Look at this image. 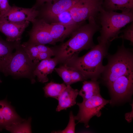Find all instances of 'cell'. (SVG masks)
I'll return each instance as SVG.
<instances>
[{
	"mask_svg": "<svg viewBox=\"0 0 133 133\" xmlns=\"http://www.w3.org/2000/svg\"><path fill=\"white\" fill-rule=\"evenodd\" d=\"M69 117V119L68 124L64 129L61 131H53L52 133H75V127L76 124L75 122V118L74 116L72 111H71L70 112Z\"/></svg>",
	"mask_w": 133,
	"mask_h": 133,
	"instance_id": "25",
	"label": "cell"
},
{
	"mask_svg": "<svg viewBox=\"0 0 133 133\" xmlns=\"http://www.w3.org/2000/svg\"><path fill=\"white\" fill-rule=\"evenodd\" d=\"M21 45L24 50L30 58L34 62L38 63L39 61L37 59V57L39 52L36 46L28 42Z\"/></svg>",
	"mask_w": 133,
	"mask_h": 133,
	"instance_id": "21",
	"label": "cell"
},
{
	"mask_svg": "<svg viewBox=\"0 0 133 133\" xmlns=\"http://www.w3.org/2000/svg\"><path fill=\"white\" fill-rule=\"evenodd\" d=\"M0 129L7 130L22 121L14 110L5 100H0Z\"/></svg>",
	"mask_w": 133,
	"mask_h": 133,
	"instance_id": "13",
	"label": "cell"
},
{
	"mask_svg": "<svg viewBox=\"0 0 133 133\" xmlns=\"http://www.w3.org/2000/svg\"><path fill=\"white\" fill-rule=\"evenodd\" d=\"M66 64L70 75L72 84L86 80L85 77L76 69Z\"/></svg>",
	"mask_w": 133,
	"mask_h": 133,
	"instance_id": "24",
	"label": "cell"
},
{
	"mask_svg": "<svg viewBox=\"0 0 133 133\" xmlns=\"http://www.w3.org/2000/svg\"><path fill=\"white\" fill-rule=\"evenodd\" d=\"M66 87L58 97V105L56 109L57 112L66 110L68 108L74 105L76 103V99L78 95L79 91L74 89L70 85Z\"/></svg>",
	"mask_w": 133,
	"mask_h": 133,
	"instance_id": "16",
	"label": "cell"
},
{
	"mask_svg": "<svg viewBox=\"0 0 133 133\" xmlns=\"http://www.w3.org/2000/svg\"><path fill=\"white\" fill-rule=\"evenodd\" d=\"M110 102V100L105 99L100 94L83 100L81 103L78 102L77 104L79 111L77 115L74 116L75 118L78 122L83 123L85 127L88 128L90 119L95 116H100L101 110Z\"/></svg>",
	"mask_w": 133,
	"mask_h": 133,
	"instance_id": "6",
	"label": "cell"
},
{
	"mask_svg": "<svg viewBox=\"0 0 133 133\" xmlns=\"http://www.w3.org/2000/svg\"><path fill=\"white\" fill-rule=\"evenodd\" d=\"M100 94L99 83L96 80L83 81L82 88L79 91L78 95L86 100L92 97Z\"/></svg>",
	"mask_w": 133,
	"mask_h": 133,
	"instance_id": "19",
	"label": "cell"
},
{
	"mask_svg": "<svg viewBox=\"0 0 133 133\" xmlns=\"http://www.w3.org/2000/svg\"><path fill=\"white\" fill-rule=\"evenodd\" d=\"M55 0H36L35 4L33 7L37 9L38 7H40L45 3L50 2Z\"/></svg>",
	"mask_w": 133,
	"mask_h": 133,
	"instance_id": "30",
	"label": "cell"
},
{
	"mask_svg": "<svg viewBox=\"0 0 133 133\" xmlns=\"http://www.w3.org/2000/svg\"><path fill=\"white\" fill-rule=\"evenodd\" d=\"M95 19L90 17L87 23L79 26L71 34V38L60 46L56 57L58 62L67 64L78 57L81 51L91 49L95 45L93 37L100 29Z\"/></svg>",
	"mask_w": 133,
	"mask_h": 133,
	"instance_id": "1",
	"label": "cell"
},
{
	"mask_svg": "<svg viewBox=\"0 0 133 133\" xmlns=\"http://www.w3.org/2000/svg\"><path fill=\"white\" fill-rule=\"evenodd\" d=\"M102 7L107 11L127 12L133 10V0H102Z\"/></svg>",
	"mask_w": 133,
	"mask_h": 133,
	"instance_id": "18",
	"label": "cell"
},
{
	"mask_svg": "<svg viewBox=\"0 0 133 133\" xmlns=\"http://www.w3.org/2000/svg\"><path fill=\"white\" fill-rule=\"evenodd\" d=\"M132 108V111L130 112L126 113L125 115V119L128 122H131L133 119V105Z\"/></svg>",
	"mask_w": 133,
	"mask_h": 133,
	"instance_id": "31",
	"label": "cell"
},
{
	"mask_svg": "<svg viewBox=\"0 0 133 133\" xmlns=\"http://www.w3.org/2000/svg\"><path fill=\"white\" fill-rule=\"evenodd\" d=\"M15 52L3 72L5 75L29 78L35 82L34 72L38 63L34 62L24 51L20 43L16 46Z\"/></svg>",
	"mask_w": 133,
	"mask_h": 133,
	"instance_id": "5",
	"label": "cell"
},
{
	"mask_svg": "<svg viewBox=\"0 0 133 133\" xmlns=\"http://www.w3.org/2000/svg\"><path fill=\"white\" fill-rule=\"evenodd\" d=\"M81 25L52 22L48 23V26L50 34L56 43L63 40Z\"/></svg>",
	"mask_w": 133,
	"mask_h": 133,
	"instance_id": "14",
	"label": "cell"
},
{
	"mask_svg": "<svg viewBox=\"0 0 133 133\" xmlns=\"http://www.w3.org/2000/svg\"><path fill=\"white\" fill-rule=\"evenodd\" d=\"M121 33L123 34L118 38H121L123 39H125L130 41V44L132 45L133 43V23L127 26L125 29L121 30Z\"/></svg>",
	"mask_w": 133,
	"mask_h": 133,
	"instance_id": "26",
	"label": "cell"
},
{
	"mask_svg": "<svg viewBox=\"0 0 133 133\" xmlns=\"http://www.w3.org/2000/svg\"><path fill=\"white\" fill-rule=\"evenodd\" d=\"M54 70L63 80L64 83L67 85L72 84L70 75L67 69L66 64H65L58 68H55Z\"/></svg>",
	"mask_w": 133,
	"mask_h": 133,
	"instance_id": "23",
	"label": "cell"
},
{
	"mask_svg": "<svg viewBox=\"0 0 133 133\" xmlns=\"http://www.w3.org/2000/svg\"><path fill=\"white\" fill-rule=\"evenodd\" d=\"M51 22L66 24H76L73 21L69 10L64 11L59 14L52 19Z\"/></svg>",
	"mask_w": 133,
	"mask_h": 133,
	"instance_id": "22",
	"label": "cell"
},
{
	"mask_svg": "<svg viewBox=\"0 0 133 133\" xmlns=\"http://www.w3.org/2000/svg\"><path fill=\"white\" fill-rule=\"evenodd\" d=\"M107 57L108 63L104 66L100 76L107 87L119 77L133 72V52L125 47L123 39L116 52Z\"/></svg>",
	"mask_w": 133,
	"mask_h": 133,
	"instance_id": "4",
	"label": "cell"
},
{
	"mask_svg": "<svg viewBox=\"0 0 133 133\" xmlns=\"http://www.w3.org/2000/svg\"><path fill=\"white\" fill-rule=\"evenodd\" d=\"M102 3V0H79L69 10L74 22L81 25L91 17L96 20Z\"/></svg>",
	"mask_w": 133,
	"mask_h": 133,
	"instance_id": "8",
	"label": "cell"
},
{
	"mask_svg": "<svg viewBox=\"0 0 133 133\" xmlns=\"http://www.w3.org/2000/svg\"><path fill=\"white\" fill-rule=\"evenodd\" d=\"M64 83H57L51 82L47 83L43 88L45 96L57 99L66 87Z\"/></svg>",
	"mask_w": 133,
	"mask_h": 133,
	"instance_id": "20",
	"label": "cell"
},
{
	"mask_svg": "<svg viewBox=\"0 0 133 133\" xmlns=\"http://www.w3.org/2000/svg\"><path fill=\"white\" fill-rule=\"evenodd\" d=\"M79 0H55L46 3L40 7L39 11L42 18L47 22H51L59 14L66 11L70 10Z\"/></svg>",
	"mask_w": 133,
	"mask_h": 133,
	"instance_id": "10",
	"label": "cell"
},
{
	"mask_svg": "<svg viewBox=\"0 0 133 133\" xmlns=\"http://www.w3.org/2000/svg\"><path fill=\"white\" fill-rule=\"evenodd\" d=\"M29 23L30 22L27 21L19 22L0 21V32L6 36L7 41L19 42L23 32Z\"/></svg>",
	"mask_w": 133,
	"mask_h": 133,
	"instance_id": "12",
	"label": "cell"
},
{
	"mask_svg": "<svg viewBox=\"0 0 133 133\" xmlns=\"http://www.w3.org/2000/svg\"><path fill=\"white\" fill-rule=\"evenodd\" d=\"M39 52H46L51 53L54 55L55 54L54 51L49 47L44 44H38L35 45Z\"/></svg>",
	"mask_w": 133,
	"mask_h": 133,
	"instance_id": "28",
	"label": "cell"
},
{
	"mask_svg": "<svg viewBox=\"0 0 133 133\" xmlns=\"http://www.w3.org/2000/svg\"><path fill=\"white\" fill-rule=\"evenodd\" d=\"M58 62L56 57L41 60L37 65L34 70V76H37L40 82L44 83L48 81L47 75L52 72Z\"/></svg>",
	"mask_w": 133,
	"mask_h": 133,
	"instance_id": "15",
	"label": "cell"
},
{
	"mask_svg": "<svg viewBox=\"0 0 133 133\" xmlns=\"http://www.w3.org/2000/svg\"><path fill=\"white\" fill-rule=\"evenodd\" d=\"M101 27L100 35L97 38L99 43L110 45L113 40L118 38L121 29L133 21V10L120 13L106 11L102 8L97 18Z\"/></svg>",
	"mask_w": 133,
	"mask_h": 133,
	"instance_id": "2",
	"label": "cell"
},
{
	"mask_svg": "<svg viewBox=\"0 0 133 133\" xmlns=\"http://www.w3.org/2000/svg\"><path fill=\"white\" fill-rule=\"evenodd\" d=\"M11 7L8 0H0V18L5 16L10 11Z\"/></svg>",
	"mask_w": 133,
	"mask_h": 133,
	"instance_id": "27",
	"label": "cell"
},
{
	"mask_svg": "<svg viewBox=\"0 0 133 133\" xmlns=\"http://www.w3.org/2000/svg\"><path fill=\"white\" fill-rule=\"evenodd\" d=\"M107 87L111 94V105L130 100L133 92V72L119 77Z\"/></svg>",
	"mask_w": 133,
	"mask_h": 133,
	"instance_id": "7",
	"label": "cell"
},
{
	"mask_svg": "<svg viewBox=\"0 0 133 133\" xmlns=\"http://www.w3.org/2000/svg\"><path fill=\"white\" fill-rule=\"evenodd\" d=\"M32 23L33 26L29 33L30 37L28 42L35 45L55 44L56 42L50 34L48 23L43 19L36 18Z\"/></svg>",
	"mask_w": 133,
	"mask_h": 133,
	"instance_id": "9",
	"label": "cell"
},
{
	"mask_svg": "<svg viewBox=\"0 0 133 133\" xmlns=\"http://www.w3.org/2000/svg\"><path fill=\"white\" fill-rule=\"evenodd\" d=\"M109 45L98 44L83 56L77 57L67 64L76 69L86 79L97 81L104 69L103 61L107 54Z\"/></svg>",
	"mask_w": 133,
	"mask_h": 133,
	"instance_id": "3",
	"label": "cell"
},
{
	"mask_svg": "<svg viewBox=\"0 0 133 133\" xmlns=\"http://www.w3.org/2000/svg\"><path fill=\"white\" fill-rule=\"evenodd\" d=\"M39 15V11L31 8L20 7L13 5L4 16L0 18V21L19 22L24 21L33 22Z\"/></svg>",
	"mask_w": 133,
	"mask_h": 133,
	"instance_id": "11",
	"label": "cell"
},
{
	"mask_svg": "<svg viewBox=\"0 0 133 133\" xmlns=\"http://www.w3.org/2000/svg\"><path fill=\"white\" fill-rule=\"evenodd\" d=\"M54 55L52 54L47 52H39L37 57V59L39 61L40 60L51 57V56Z\"/></svg>",
	"mask_w": 133,
	"mask_h": 133,
	"instance_id": "29",
	"label": "cell"
},
{
	"mask_svg": "<svg viewBox=\"0 0 133 133\" xmlns=\"http://www.w3.org/2000/svg\"><path fill=\"white\" fill-rule=\"evenodd\" d=\"M20 42H11L0 39V71L2 72L12 58V51Z\"/></svg>",
	"mask_w": 133,
	"mask_h": 133,
	"instance_id": "17",
	"label": "cell"
},
{
	"mask_svg": "<svg viewBox=\"0 0 133 133\" xmlns=\"http://www.w3.org/2000/svg\"><path fill=\"white\" fill-rule=\"evenodd\" d=\"M2 82V81L0 79V83H1Z\"/></svg>",
	"mask_w": 133,
	"mask_h": 133,
	"instance_id": "32",
	"label": "cell"
}]
</instances>
